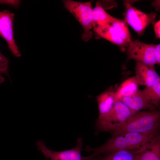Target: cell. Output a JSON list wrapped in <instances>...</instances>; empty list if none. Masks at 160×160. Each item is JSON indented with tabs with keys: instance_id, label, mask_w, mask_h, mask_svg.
<instances>
[{
	"instance_id": "9",
	"label": "cell",
	"mask_w": 160,
	"mask_h": 160,
	"mask_svg": "<svg viewBox=\"0 0 160 160\" xmlns=\"http://www.w3.org/2000/svg\"><path fill=\"white\" fill-rule=\"evenodd\" d=\"M96 97L99 113L95 125L101 122L107 117L113 109L117 100L115 92L110 89L106 90Z\"/></svg>"
},
{
	"instance_id": "5",
	"label": "cell",
	"mask_w": 160,
	"mask_h": 160,
	"mask_svg": "<svg viewBox=\"0 0 160 160\" xmlns=\"http://www.w3.org/2000/svg\"><path fill=\"white\" fill-rule=\"evenodd\" d=\"M124 4L125 7L124 20L138 35H143L146 27L151 24L154 23L157 14L154 12L149 14L144 12L132 6L128 1H124Z\"/></svg>"
},
{
	"instance_id": "22",
	"label": "cell",
	"mask_w": 160,
	"mask_h": 160,
	"mask_svg": "<svg viewBox=\"0 0 160 160\" xmlns=\"http://www.w3.org/2000/svg\"><path fill=\"white\" fill-rule=\"evenodd\" d=\"M160 20L154 23V29L156 37L159 38H160Z\"/></svg>"
},
{
	"instance_id": "23",
	"label": "cell",
	"mask_w": 160,
	"mask_h": 160,
	"mask_svg": "<svg viewBox=\"0 0 160 160\" xmlns=\"http://www.w3.org/2000/svg\"><path fill=\"white\" fill-rule=\"evenodd\" d=\"M159 1H155L152 4V5L155 7L156 10H159Z\"/></svg>"
},
{
	"instance_id": "21",
	"label": "cell",
	"mask_w": 160,
	"mask_h": 160,
	"mask_svg": "<svg viewBox=\"0 0 160 160\" xmlns=\"http://www.w3.org/2000/svg\"><path fill=\"white\" fill-rule=\"evenodd\" d=\"M160 44L156 45L155 50V57L156 64H160Z\"/></svg>"
},
{
	"instance_id": "20",
	"label": "cell",
	"mask_w": 160,
	"mask_h": 160,
	"mask_svg": "<svg viewBox=\"0 0 160 160\" xmlns=\"http://www.w3.org/2000/svg\"><path fill=\"white\" fill-rule=\"evenodd\" d=\"M20 1L19 0H0V4H5L13 6L16 8H18Z\"/></svg>"
},
{
	"instance_id": "12",
	"label": "cell",
	"mask_w": 160,
	"mask_h": 160,
	"mask_svg": "<svg viewBox=\"0 0 160 160\" xmlns=\"http://www.w3.org/2000/svg\"><path fill=\"white\" fill-rule=\"evenodd\" d=\"M119 100L131 110L136 111L145 109L151 111L157 108L143 97L140 90L133 95L123 97Z\"/></svg>"
},
{
	"instance_id": "15",
	"label": "cell",
	"mask_w": 160,
	"mask_h": 160,
	"mask_svg": "<svg viewBox=\"0 0 160 160\" xmlns=\"http://www.w3.org/2000/svg\"><path fill=\"white\" fill-rule=\"evenodd\" d=\"M136 160H160V135L151 141L147 148L138 154Z\"/></svg>"
},
{
	"instance_id": "17",
	"label": "cell",
	"mask_w": 160,
	"mask_h": 160,
	"mask_svg": "<svg viewBox=\"0 0 160 160\" xmlns=\"http://www.w3.org/2000/svg\"><path fill=\"white\" fill-rule=\"evenodd\" d=\"M140 91L148 101L157 108H159L160 81L150 86L146 87Z\"/></svg>"
},
{
	"instance_id": "8",
	"label": "cell",
	"mask_w": 160,
	"mask_h": 160,
	"mask_svg": "<svg viewBox=\"0 0 160 160\" xmlns=\"http://www.w3.org/2000/svg\"><path fill=\"white\" fill-rule=\"evenodd\" d=\"M14 16V14L9 10L6 9L1 11L0 34L7 42L9 48L13 55L19 57L21 56V54L14 37L13 22Z\"/></svg>"
},
{
	"instance_id": "16",
	"label": "cell",
	"mask_w": 160,
	"mask_h": 160,
	"mask_svg": "<svg viewBox=\"0 0 160 160\" xmlns=\"http://www.w3.org/2000/svg\"><path fill=\"white\" fill-rule=\"evenodd\" d=\"M135 76L129 78L124 81L119 87L115 94L117 100L136 94L139 90Z\"/></svg>"
},
{
	"instance_id": "13",
	"label": "cell",
	"mask_w": 160,
	"mask_h": 160,
	"mask_svg": "<svg viewBox=\"0 0 160 160\" xmlns=\"http://www.w3.org/2000/svg\"><path fill=\"white\" fill-rule=\"evenodd\" d=\"M148 145L138 149L122 150L99 155L91 160H136L138 154L145 150Z\"/></svg>"
},
{
	"instance_id": "4",
	"label": "cell",
	"mask_w": 160,
	"mask_h": 160,
	"mask_svg": "<svg viewBox=\"0 0 160 160\" xmlns=\"http://www.w3.org/2000/svg\"><path fill=\"white\" fill-rule=\"evenodd\" d=\"M137 111L132 110L117 100L107 117L100 123L95 125L96 134L100 132H111L124 124Z\"/></svg>"
},
{
	"instance_id": "19",
	"label": "cell",
	"mask_w": 160,
	"mask_h": 160,
	"mask_svg": "<svg viewBox=\"0 0 160 160\" xmlns=\"http://www.w3.org/2000/svg\"><path fill=\"white\" fill-rule=\"evenodd\" d=\"M9 60L3 56L0 52V84L3 82L4 78L1 76L2 73L6 74L10 80L8 70Z\"/></svg>"
},
{
	"instance_id": "11",
	"label": "cell",
	"mask_w": 160,
	"mask_h": 160,
	"mask_svg": "<svg viewBox=\"0 0 160 160\" xmlns=\"http://www.w3.org/2000/svg\"><path fill=\"white\" fill-rule=\"evenodd\" d=\"M93 29L100 37L117 45L121 51L126 50L129 45L120 37L110 24L95 28Z\"/></svg>"
},
{
	"instance_id": "10",
	"label": "cell",
	"mask_w": 160,
	"mask_h": 160,
	"mask_svg": "<svg viewBox=\"0 0 160 160\" xmlns=\"http://www.w3.org/2000/svg\"><path fill=\"white\" fill-rule=\"evenodd\" d=\"M136 62L135 76L138 85L149 87L160 81V77L155 71L140 61Z\"/></svg>"
},
{
	"instance_id": "3",
	"label": "cell",
	"mask_w": 160,
	"mask_h": 160,
	"mask_svg": "<svg viewBox=\"0 0 160 160\" xmlns=\"http://www.w3.org/2000/svg\"><path fill=\"white\" fill-rule=\"evenodd\" d=\"M62 1L64 7L75 17L83 28L82 39L88 41L92 36V1L81 2L71 0H63Z\"/></svg>"
},
{
	"instance_id": "24",
	"label": "cell",
	"mask_w": 160,
	"mask_h": 160,
	"mask_svg": "<svg viewBox=\"0 0 160 160\" xmlns=\"http://www.w3.org/2000/svg\"><path fill=\"white\" fill-rule=\"evenodd\" d=\"M1 16V12H0V18Z\"/></svg>"
},
{
	"instance_id": "2",
	"label": "cell",
	"mask_w": 160,
	"mask_h": 160,
	"mask_svg": "<svg viewBox=\"0 0 160 160\" xmlns=\"http://www.w3.org/2000/svg\"><path fill=\"white\" fill-rule=\"evenodd\" d=\"M160 112L159 110L138 111L123 125L111 132L112 135L129 132L147 133L159 131Z\"/></svg>"
},
{
	"instance_id": "1",
	"label": "cell",
	"mask_w": 160,
	"mask_h": 160,
	"mask_svg": "<svg viewBox=\"0 0 160 160\" xmlns=\"http://www.w3.org/2000/svg\"><path fill=\"white\" fill-rule=\"evenodd\" d=\"M160 135L159 131L147 133H127L112 135L103 144L95 148L86 146V151H92L88 156L84 157V160H91L96 156L115 151L134 150L140 148L148 144L151 141Z\"/></svg>"
},
{
	"instance_id": "14",
	"label": "cell",
	"mask_w": 160,
	"mask_h": 160,
	"mask_svg": "<svg viewBox=\"0 0 160 160\" xmlns=\"http://www.w3.org/2000/svg\"><path fill=\"white\" fill-rule=\"evenodd\" d=\"M113 17L104 9L101 3L96 2L95 7L92 9V22L93 28L110 24L113 20Z\"/></svg>"
},
{
	"instance_id": "18",
	"label": "cell",
	"mask_w": 160,
	"mask_h": 160,
	"mask_svg": "<svg viewBox=\"0 0 160 160\" xmlns=\"http://www.w3.org/2000/svg\"><path fill=\"white\" fill-rule=\"evenodd\" d=\"M110 24L120 37L129 45L132 41V37L127 24L124 20L114 17Z\"/></svg>"
},
{
	"instance_id": "7",
	"label": "cell",
	"mask_w": 160,
	"mask_h": 160,
	"mask_svg": "<svg viewBox=\"0 0 160 160\" xmlns=\"http://www.w3.org/2000/svg\"><path fill=\"white\" fill-rule=\"evenodd\" d=\"M36 145L38 150L41 151L44 157L51 160H84L81 155L83 140L79 137L77 139V144L74 147L62 151H54L50 150L46 146L44 141H38Z\"/></svg>"
},
{
	"instance_id": "6",
	"label": "cell",
	"mask_w": 160,
	"mask_h": 160,
	"mask_svg": "<svg viewBox=\"0 0 160 160\" xmlns=\"http://www.w3.org/2000/svg\"><path fill=\"white\" fill-rule=\"evenodd\" d=\"M156 45L143 43L138 39L132 41L127 49V61L132 59L140 61L155 71V50Z\"/></svg>"
}]
</instances>
